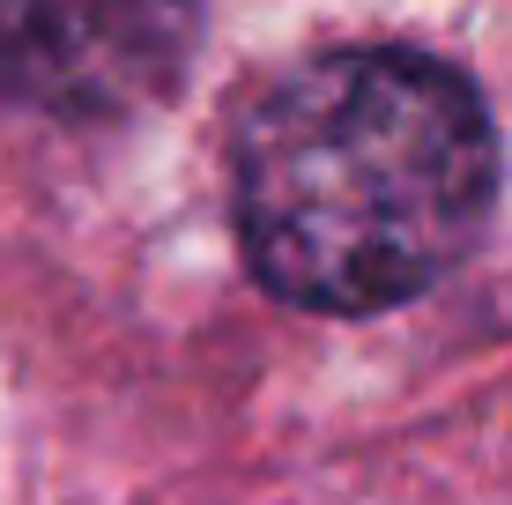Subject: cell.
<instances>
[{"label":"cell","mask_w":512,"mask_h":505,"mask_svg":"<svg viewBox=\"0 0 512 505\" xmlns=\"http://www.w3.org/2000/svg\"><path fill=\"white\" fill-rule=\"evenodd\" d=\"M498 127L461 67L334 45L260 82L231 127V216L253 275L305 312L409 305L475 253Z\"/></svg>","instance_id":"6da1fadb"},{"label":"cell","mask_w":512,"mask_h":505,"mask_svg":"<svg viewBox=\"0 0 512 505\" xmlns=\"http://www.w3.org/2000/svg\"><path fill=\"white\" fill-rule=\"evenodd\" d=\"M201 0H0V97L30 112L127 119L179 90Z\"/></svg>","instance_id":"7a4b0ae2"}]
</instances>
